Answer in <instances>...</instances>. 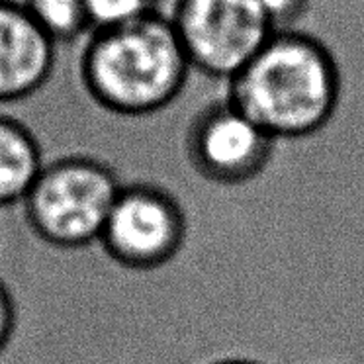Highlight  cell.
<instances>
[{
	"label": "cell",
	"instance_id": "obj_12",
	"mask_svg": "<svg viewBox=\"0 0 364 364\" xmlns=\"http://www.w3.org/2000/svg\"><path fill=\"white\" fill-rule=\"evenodd\" d=\"M16 327V308L9 288L0 282V353L9 347Z\"/></svg>",
	"mask_w": 364,
	"mask_h": 364
},
{
	"label": "cell",
	"instance_id": "obj_2",
	"mask_svg": "<svg viewBox=\"0 0 364 364\" xmlns=\"http://www.w3.org/2000/svg\"><path fill=\"white\" fill-rule=\"evenodd\" d=\"M230 100L277 141L323 129L339 102L329 49L301 32H280L228 82Z\"/></svg>",
	"mask_w": 364,
	"mask_h": 364
},
{
	"label": "cell",
	"instance_id": "obj_3",
	"mask_svg": "<svg viewBox=\"0 0 364 364\" xmlns=\"http://www.w3.org/2000/svg\"><path fill=\"white\" fill-rule=\"evenodd\" d=\"M228 82L192 71L182 92L181 151L200 178L235 188L267 173L277 139L231 102Z\"/></svg>",
	"mask_w": 364,
	"mask_h": 364
},
{
	"label": "cell",
	"instance_id": "obj_13",
	"mask_svg": "<svg viewBox=\"0 0 364 364\" xmlns=\"http://www.w3.org/2000/svg\"><path fill=\"white\" fill-rule=\"evenodd\" d=\"M214 364H259L253 363V360H243V358H228V360H220V363Z\"/></svg>",
	"mask_w": 364,
	"mask_h": 364
},
{
	"label": "cell",
	"instance_id": "obj_1",
	"mask_svg": "<svg viewBox=\"0 0 364 364\" xmlns=\"http://www.w3.org/2000/svg\"><path fill=\"white\" fill-rule=\"evenodd\" d=\"M82 87L102 110L147 119L173 106L192 67L166 14L92 30L79 61Z\"/></svg>",
	"mask_w": 364,
	"mask_h": 364
},
{
	"label": "cell",
	"instance_id": "obj_4",
	"mask_svg": "<svg viewBox=\"0 0 364 364\" xmlns=\"http://www.w3.org/2000/svg\"><path fill=\"white\" fill-rule=\"evenodd\" d=\"M119 191L106 163L69 155L43 165L22 206L38 237L59 249H80L100 241Z\"/></svg>",
	"mask_w": 364,
	"mask_h": 364
},
{
	"label": "cell",
	"instance_id": "obj_6",
	"mask_svg": "<svg viewBox=\"0 0 364 364\" xmlns=\"http://www.w3.org/2000/svg\"><path fill=\"white\" fill-rule=\"evenodd\" d=\"M186 215L181 202L159 184L122 186L100 235L112 261L132 270H155L181 253Z\"/></svg>",
	"mask_w": 364,
	"mask_h": 364
},
{
	"label": "cell",
	"instance_id": "obj_9",
	"mask_svg": "<svg viewBox=\"0 0 364 364\" xmlns=\"http://www.w3.org/2000/svg\"><path fill=\"white\" fill-rule=\"evenodd\" d=\"M20 4L55 43H71L92 32L85 0H20Z\"/></svg>",
	"mask_w": 364,
	"mask_h": 364
},
{
	"label": "cell",
	"instance_id": "obj_11",
	"mask_svg": "<svg viewBox=\"0 0 364 364\" xmlns=\"http://www.w3.org/2000/svg\"><path fill=\"white\" fill-rule=\"evenodd\" d=\"M274 33L294 32L309 9V0H259Z\"/></svg>",
	"mask_w": 364,
	"mask_h": 364
},
{
	"label": "cell",
	"instance_id": "obj_5",
	"mask_svg": "<svg viewBox=\"0 0 364 364\" xmlns=\"http://www.w3.org/2000/svg\"><path fill=\"white\" fill-rule=\"evenodd\" d=\"M171 20L192 71L231 80L274 36L259 0H171Z\"/></svg>",
	"mask_w": 364,
	"mask_h": 364
},
{
	"label": "cell",
	"instance_id": "obj_10",
	"mask_svg": "<svg viewBox=\"0 0 364 364\" xmlns=\"http://www.w3.org/2000/svg\"><path fill=\"white\" fill-rule=\"evenodd\" d=\"M92 30L134 24L163 12L165 0H85Z\"/></svg>",
	"mask_w": 364,
	"mask_h": 364
},
{
	"label": "cell",
	"instance_id": "obj_8",
	"mask_svg": "<svg viewBox=\"0 0 364 364\" xmlns=\"http://www.w3.org/2000/svg\"><path fill=\"white\" fill-rule=\"evenodd\" d=\"M43 165L32 129L20 119L0 116V208L24 204Z\"/></svg>",
	"mask_w": 364,
	"mask_h": 364
},
{
	"label": "cell",
	"instance_id": "obj_7",
	"mask_svg": "<svg viewBox=\"0 0 364 364\" xmlns=\"http://www.w3.org/2000/svg\"><path fill=\"white\" fill-rule=\"evenodd\" d=\"M55 48L18 0H0V104L26 100L48 85Z\"/></svg>",
	"mask_w": 364,
	"mask_h": 364
}]
</instances>
